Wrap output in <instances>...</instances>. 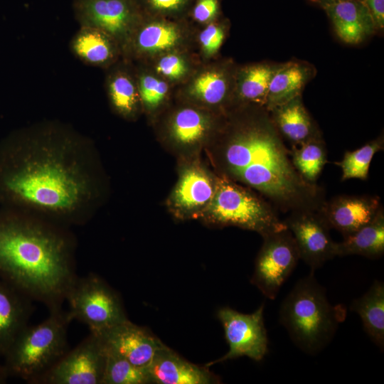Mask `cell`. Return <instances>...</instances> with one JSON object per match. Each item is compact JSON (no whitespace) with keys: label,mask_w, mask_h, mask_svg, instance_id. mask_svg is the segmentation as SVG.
<instances>
[{"label":"cell","mask_w":384,"mask_h":384,"mask_svg":"<svg viewBox=\"0 0 384 384\" xmlns=\"http://www.w3.org/2000/svg\"><path fill=\"white\" fill-rule=\"evenodd\" d=\"M106 190L93 141L70 124L43 120L0 141V207L70 228L90 220Z\"/></svg>","instance_id":"obj_1"},{"label":"cell","mask_w":384,"mask_h":384,"mask_svg":"<svg viewBox=\"0 0 384 384\" xmlns=\"http://www.w3.org/2000/svg\"><path fill=\"white\" fill-rule=\"evenodd\" d=\"M215 136L222 176L258 191L276 210H319L325 201L324 189L294 168L265 107L231 109Z\"/></svg>","instance_id":"obj_2"},{"label":"cell","mask_w":384,"mask_h":384,"mask_svg":"<svg viewBox=\"0 0 384 384\" xmlns=\"http://www.w3.org/2000/svg\"><path fill=\"white\" fill-rule=\"evenodd\" d=\"M70 228L0 207V277L49 311L60 310L78 277Z\"/></svg>","instance_id":"obj_3"},{"label":"cell","mask_w":384,"mask_h":384,"mask_svg":"<svg viewBox=\"0 0 384 384\" xmlns=\"http://www.w3.org/2000/svg\"><path fill=\"white\" fill-rule=\"evenodd\" d=\"M314 272L297 281L279 311V322L292 342L309 355L318 354L331 341L346 317L345 306L331 304Z\"/></svg>","instance_id":"obj_4"},{"label":"cell","mask_w":384,"mask_h":384,"mask_svg":"<svg viewBox=\"0 0 384 384\" xmlns=\"http://www.w3.org/2000/svg\"><path fill=\"white\" fill-rule=\"evenodd\" d=\"M72 321L68 310L61 309L49 311L37 325H28L3 357L8 378L36 384L69 351L68 329Z\"/></svg>","instance_id":"obj_5"},{"label":"cell","mask_w":384,"mask_h":384,"mask_svg":"<svg viewBox=\"0 0 384 384\" xmlns=\"http://www.w3.org/2000/svg\"><path fill=\"white\" fill-rule=\"evenodd\" d=\"M200 217L213 225L236 226L262 237L287 228L268 201L223 176L216 177L215 194Z\"/></svg>","instance_id":"obj_6"},{"label":"cell","mask_w":384,"mask_h":384,"mask_svg":"<svg viewBox=\"0 0 384 384\" xmlns=\"http://www.w3.org/2000/svg\"><path fill=\"white\" fill-rule=\"evenodd\" d=\"M65 301L73 320L97 335L129 319L117 292L93 272L76 277Z\"/></svg>","instance_id":"obj_7"},{"label":"cell","mask_w":384,"mask_h":384,"mask_svg":"<svg viewBox=\"0 0 384 384\" xmlns=\"http://www.w3.org/2000/svg\"><path fill=\"white\" fill-rule=\"evenodd\" d=\"M191 33L186 19L144 15L122 50V58L146 63L167 52L187 50Z\"/></svg>","instance_id":"obj_8"},{"label":"cell","mask_w":384,"mask_h":384,"mask_svg":"<svg viewBox=\"0 0 384 384\" xmlns=\"http://www.w3.org/2000/svg\"><path fill=\"white\" fill-rule=\"evenodd\" d=\"M251 283L267 299L274 300L300 259L290 230L286 228L262 236Z\"/></svg>","instance_id":"obj_9"},{"label":"cell","mask_w":384,"mask_h":384,"mask_svg":"<svg viewBox=\"0 0 384 384\" xmlns=\"http://www.w3.org/2000/svg\"><path fill=\"white\" fill-rule=\"evenodd\" d=\"M236 69L226 59L198 66L182 84L179 95L185 102L225 114L233 107Z\"/></svg>","instance_id":"obj_10"},{"label":"cell","mask_w":384,"mask_h":384,"mask_svg":"<svg viewBox=\"0 0 384 384\" xmlns=\"http://www.w3.org/2000/svg\"><path fill=\"white\" fill-rule=\"evenodd\" d=\"M73 10L80 26L106 33L122 50L144 16L138 0H75Z\"/></svg>","instance_id":"obj_11"},{"label":"cell","mask_w":384,"mask_h":384,"mask_svg":"<svg viewBox=\"0 0 384 384\" xmlns=\"http://www.w3.org/2000/svg\"><path fill=\"white\" fill-rule=\"evenodd\" d=\"M106 361L107 351L101 338L90 332L36 384H102Z\"/></svg>","instance_id":"obj_12"},{"label":"cell","mask_w":384,"mask_h":384,"mask_svg":"<svg viewBox=\"0 0 384 384\" xmlns=\"http://www.w3.org/2000/svg\"><path fill=\"white\" fill-rule=\"evenodd\" d=\"M264 304L252 314H243L229 307L218 312L229 350L211 365L247 356L255 361L263 359L268 352V338L264 323Z\"/></svg>","instance_id":"obj_13"},{"label":"cell","mask_w":384,"mask_h":384,"mask_svg":"<svg viewBox=\"0 0 384 384\" xmlns=\"http://www.w3.org/2000/svg\"><path fill=\"white\" fill-rule=\"evenodd\" d=\"M296 242L300 259L311 270L320 268L336 257V242L330 228L319 210H299L289 213L284 220Z\"/></svg>","instance_id":"obj_14"},{"label":"cell","mask_w":384,"mask_h":384,"mask_svg":"<svg viewBox=\"0 0 384 384\" xmlns=\"http://www.w3.org/2000/svg\"><path fill=\"white\" fill-rule=\"evenodd\" d=\"M218 114L183 102L167 116L165 134L171 143L180 148L199 146L220 128L223 122L219 121Z\"/></svg>","instance_id":"obj_15"},{"label":"cell","mask_w":384,"mask_h":384,"mask_svg":"<svg viewBox=\"0 0 384 384\" xmlns=\"http://www.w3.org/2000/svg\"><path fill=\"white\" fill-rule=\"evenodd\" d=\"M216 178L201 166L194 164L186 167L170 196L169 204L180 218L200 217L215 194Z\"/></svg>","instance_id":"obj_16"},{"label":"cell","mask_w":384,"mask_h":384,"mask_svg":"<svg viewBox=\"0 0 384 384\" xmlns=\"http://www.w3.org/2000/svg\"><path fill=\"white\" fill-rule=\"evenodd\" d=\"M98 336L107 351L140 367H146L164 343L149 329L129 319Z\"/></svg>","instance_id":"obj_17"},{"label":"cell","mask_w":384,"mask_h":384,"mask_svg":"<svg viewBox=\"0 0 384 384\" xmlns=\"http://www.w3.org/2000/svg\"><path fill=\"white\" fill-rule=\"evenodd\" d=\"M381 207L378 196L340 195L325 201L319 211L344 238L370 222Z\"/></svg>","instance_id":"obj_18"},{"label":"cell","mask_w":384,"mask_h":384,"mask_svg":"<svg viewBox=\"0 0 384 384\" xmlns=\"http://www.w3.org/2000/svg\"><path fill=\"white\" fill-rule=\"evenodd\" d=\"M151 384H215L220 378L205 365L193 363L164 343L146 366Z\"/></svg>","instance_id":"obj_19"},{"label":"cell","mask_w":384,"mask_h":384,"mask_svg":"<svg viewBox=\"0 0 384 384\" xmlns=\"http://www.w3.org/2000/svg\"><path fill=\"white\" fill-rule=\"evenodd\" d=\"M33 300L0 277V357L28 325Z\"/></svg>","instance_id":"obj_20"},{"label":"cell","mask_w":384,"mask_h":384,"mask_svg":"<svg viewBox=\"0 0 384 384\" xmlns=\"http://www.w3.org/2000/svg\"><path fill=\"white\" fill-rule=\"evenodd\" d=\"M132 62L122 58L110 67L105 78V90L112 110L127 120L135 119L142 110Z\"/></svg>","instance_id":"obj_21"},{"label":"cell","mask_w":384,"mask_h":384,"mask_svg":"<svg viewBox=\"0 0 384 384\" xmlns=\"http://www.w3.org/2000/svg\"><path fill=\"white\" fill-rule=\"evenodd\" d=\"M70 50L84 64L104 69L122 59L118 43L106 33L92 27H80L70 40Z\"/></svg>","instance_id":"obj_22"},{"label":"cell","mask_w":384,"mask_h":384,"mask_svg":"<svg viewBox=\"0 0 384 384\" xmlns=\"http://www.w3.org/2000/svg\"><path fill=\"white\" fill-rule=\"evenodd\" d=\"M322 8L346 43H360L375 31L368 9L359 0H341Z\"/></svg>","instance_id":"obj_23"},{"label":"cell","mask_w":384,"mask_h":384,"mask_svg":"<svg viewBox=\"0 0 384 384\" xmlns=\"http://www.w3.org/2000/svg\"><path fill=\"white\" fill-rule=\"evenodd\" d=\"M281 137L292 146L321 138V134L302 102V95L269 111Z\"/></svg>","instance_id":"obj_24"},{"label":"cell","mask_w":384,"mask_h":384,"mask_svg":"<svg viewBox=\"0 0 384 384\" xmlns=\"http://www.w3.org/2000/svg\"><path fill=\"white\" fill-rule=\"evenodd\" d=\"M279 66L256 63L237 68L231 109L247 105L265 107L271 79Z\"/></svg>","instance_id":"obj_25"},{"label":"cell","mask_w":384,"mask_h":384,"mask_svg":"<svg viewBox=\"0 0 384 384\" xmlns=\"http://www.w3.org/2000/svg\"><path fill=\"white\" fill-rule=\"evenodd\" d=\"M313 76V68L306 63L289 61L279 64L271 79L265 109L269 112L302 95L305 85Z\"/></svg>","instance_id":"obj_26"},{"label":"cell","mask_w":384,"mask_h":384,"mask_svg":"<svg viewBox=\"0 0 384 384\" xmlns=\"http://www.w3.org/2000/svg\"><path fill=\"white\" fill-rule=\"evenodd\" d=\"M384 253V210L383 207L375 218L354 233L336 243V257L361 255L377 259Z\"/></svg>","instance_id":"obj_27"},{"label":"cell","mask_w":384,"mask_h":384,"mask_svg":"<svg viewBox=\"0 0 384 384\" xmlns=\"http://www.w3.org/2000/svg\"><path fill=\"white\" fill-rule=\"evenodd\" d=\"M350 310L361 318L363 329L383 351L384 348V284L375 279L369 289L352 301Z\"/></svg>","instance_id":"obj_28"},{"label":"cell","mask_w":384,"mask_h":384,"mask_svg":"<svg viewBox=\"0 0 384 384\" xmlns=\"http://www.w3.org/2000/svg\"><path fill=\"white\" fill-rule=\"evenodd\" d=\"M290 156L294 168L302 177L307 182L316 184L327 162V151L323 138L292 146Z\"/></svg>","instance_id":"obj_29"},{"label":"cell","mask_w":384,"mask_h":384,"mask_svg":"<svg viewBox=\"0 0 384 384\" xmlns=\"http://www.w3.org/2000/svg\"><path fill=\"white\" fill-rule=\"evenodd\" d=\"M142 64H145L171 85L183 84L198 66H196L188 50L167 52Z\"/></svg>","instance_id":"obj_30"},{"label":"cell","mask_w":384,"mask_h":384,"mask_svg":"<svg viewBox=\"0 0 384 384\" xmlns=\"http://www.w3.org/2000/svg\"><path fill=\"white\" fill-rule=\"evenodd\" d=\"M134 68L142 110L149 114L157 111L169 98L172 85L144 64Z\"/></svg>","instance_id":"obj_31"},{"label":"cell","mask_w":384,"mask_h":384,"mask_svg":"<svg viewBox=\"0 0 384 384\" xmlns=\"http://www.w3.org/2000/svg\"><path fill=\"white\" fill-rule=\"evenodd\" d=\"M384 139L383 135L367 142L353 151L345 152L343 159L335 164L342 169L341 180L344 181L351 178H359L366 181L368 176L370 162L373 156L383 150Z\"/></svg>","instance_id":"obj_32"},{"label":"cell","mask_w":384,"mask_h":384,"mask_svg":"<svg viewBox=\"0 0 384 384\" xmlns=\"http://www.w3.org/2000/svg\"><path fill=\"white\" fill-rule=\"evenodd\" d=\"M106 351L102 384H151L146 367L137 366L119 355Z\"/></svg>","instance_id":"obj_33"},{"label":"cell","mask_w":384,"mask_h":384,"mask_svg":"<svg viewBox=\"0 0 384 384\" xmlns=\"http://www.w3.org/2000/svg\"><path fill=\"white\" fill-rule=\"evenodd\" d=\"M195 0H138L145 16L186 19Z\"/></svg>","instance_id":"obj_34"},{"label":"cell","mask_w":384,"mask_h":384,"mask_svg":"<svg viewBox=\"0 0 384 384\" xmlns=\"http://www.w3.org/2000/svg\"><path fill=\"white\" fill-rule=\"evenodd\" d=\"M228 27V21L220 18L203 26L197 36L203 58H212L218 53L225 38Z\"/></svg>","instance_id":"obj_35"},{"label":"cell","mask_w":384,"mask_h":384,"mask_svg":"<svg viewBox=\"0 0 384 384\" xmlns=\"http://www.w3.org/2000/svg\"><path fill=\"white\" fill-rule=\"evenodd\" d=\"M222 0H195L189 11L188 16L201 25L210 23L221 15Z\"/></svg>","instance_id":"obj_36"},{"label":"cell","mask_w":384,"mask_h":384,"mask_svg":"<svg viewBox=\"0 0 384 384\" xmlns=\"http://www.w3.org/2000/svg\"><path fill=\"white\" fill-rule=\"evenodd\" d=\"M368 9L375 30L384 27V0H359Z\"/></svg>","instance_id":"obj_37"},{"label":"cell","mask_w":384,"mask_h":384,"mask_svg":"<svg viewBox=\"0 0 384 384\" xmlns=\"http://www.w3.org/2000/svg\"><path fill=\"white\" fill-rule=\"evenodd\" d=\"M311 1L319 5L321 8L326 5L337 2L341 0H310Z\"/></svg>","instance_id":"obj_38"},{"label":"cell","mask_w":384,"mask_h":384,"mask_svg":"<svg viewBox=\"0 0 384 384\" xmlns=\"http://www.w3.org/2000/svg\"><path fill=\"white\" fill-rule=\"evenodd\" d=\"M8 378L2 363H0V384L5 383Z\"/></svg>","instance_id":"obj_39"}]
</instances>
